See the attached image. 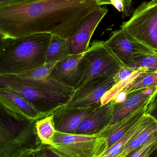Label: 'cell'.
<instances>
[{
    "label": "cell",
    "instance_id": "6da1fadb",
    "mask_svg": "<svg viewBox=\"0 0 157 157\" xmlns=\"http://www.w3.org/2000/svg\"><path fill=\"white\" fill-rule=\"evenodd\" d=\"M101 7L95 0H43L0 6V36L49 33L67 39L88 14Z\"/></svg>",
    "mask_w": 157,
    "mask_h": 157
},
{
    "label": "cell",
    "instance_id": "7a4b0ae2",
    "mask_svg": "<svg viewBox=\"0 0 157 157\" xmlns=\"http://www.w3.org/2000/svg\"><path fill=\"white\" fill-rule=\"evenodd\" d=\"M52 35L42 33L1 37L0 75L26 72L45 64Z\"/></svg>",
    "mask_w": 157,
    "mask_h": 157
},
{
    "label": "cell",
    "instance_id": "3957f363",
    "mask_svg": "<svg viewBox=\"0 0 157 157\" xmlns=\"http://www.w3.org/2000/svg\"><path fill=\"white\" fill-rule=\"evenodd\" d=\"M36 121L18 120L1 108L0 157H17L42 144L37 134Z\"/></svg>",
    "mask_w": 157,
    "mask_h": 157
},
{
    "label": "cell",
    "instance_id": "277c9868",
    "mask_svg": "<svg viewBox=\"0 0 157 157\" xmlns=\"http://www.w3.org/2000/svg\"><path fill=\"white\" fill-rule=\"evenodd\" d=\"M51 147L61 157H98L106 151V140L98 134L55 132Z\"/></svg>",
    "mask_w": 157,
    "mask_h": 157
},
{
    "label": "cell",
    "instance_id": "5b68a950",
    "mask_svg": "<svg viewBox=\"0 0 157 157\" xmlns=\"http://www.w3.org/2000/svg\"><path fill=\"white\" fill-rule=\"evenodd\" d=\"M120 29L157 52V0L142 2Z\"/></svg>",
    "mask_w": 157,
    "mask_h": 157
},
{
    "label": "cell",
    "instance_id": "8992f818",
    "mask_svg": "<svg viewBox=\"0 0 157 157\" xmlns=\"http://www.w3.org/2000/svg\"><path fill=\"white\" fill-rule=\"evenodd\" d=\"M84 60V75L76 89L93 78L112 77L124 66L103 41H94Z\"/></svg>",
    "mask_w": 157,
    "mask_h": 157
},
{
    "label": "cell",
    "instance_id": "52a82bcc",
    "mask_svg": "<svg viewBox=\"0 0 157 157\" xmlns=\"http://www.w3.org/2000/svg\"><path fill=\"white\" fill-rule=\"evenodd\" d=\"M0 86H6L23 96L37 110L46 115L67 103L71 96L25 86L0 75Z\"/></svg>",
    "mask_w": 157,
    "mask_h": 157
},
{
    "label": "cell",
    "instance_id": "ba28073f",
    "mask_svg": "<svg viewBox=\"0 0 157 157\" xmlns=\"http://www.w3.org/2000/svg\"><path fill=\"white\" fill-rule=\"evenodd\" d=\"M105 43L123 64L127 67H133L137 60L143 56L157 53L122 29L113 32Z\"/></svg>",
    "mask_w": 157,
    "mask_h": 157
},
{
    "label": "cell",
    "instance_id": "9c48e42d",
    "mask_svg": "<svg viewBox=\"0 0 157 157\" xmlns=\"http://www.w3.org/2000/svg\"><path fill=\"white\" fill-rule=\"evenodd\" d=\"M57 62L45 63L39 68L26 72L0 75L25 86L72 96L75 90L74 89L57 81L51 75Z\"/></svg>",
    "mask_w": 157,
    "mask_h": 157
},
{
    "label": "cell",
    "instance_id": "30bf717a",
    "mask_svg": "<svg viewBox=\"0 0 157 157\" xmlns=\"http://www.w3.org/2000/svg\"><path fill=\"white\" fill-rule=\"evenodd\" d=\"M113 76L99 77L86 82L75 90L66 108H84L100 107L106 93L114 86Z\"/></svg>",
    "mask_w": 157,
    "mask_h": 157
},
{
    "label": "cell",
    "instance_id": "8fae6325",
    "mask_svg": "<svg viewBox=\"0 0 157 157\" xmlns=\"http://www.w3.org/2000/svg\"><path fill=\"white\" fill-rule=\"evenodd\" d=\"M108 11L106 7H101L84 19L73 33L66 39L70 54H80L88 50L93 33Z\"/></svg>",
    "mask_w": 157,
    "mask_h": 157
},
{
    "label": "cell",
    "instance_id": "7c38bea8",
    "mask_svg": "<svg viewBox=\"0 0 157 157\" xmlns=\"http://www.w3.org/2000/svg\"><path fill=\"white\" fill-rule=\"evenodd\" d=\"M86 52L70 54L58 61L51 71L52 77L76 90L84 75Z\"/></svg>",
    "mask_w": 157,
    "mask_h": 157
},
{
    "label": "cell",
    "instance_id": "4fadbf2b",
    "mask_svg": "<svg viewBox=\"0 0 157 157\" xmlns=\"http://www.w3.org/2000/svg\"><path fill=\"white\" fill-rule=\"evenodd\" d=\"M0 105L9 114L34 121L47 116L39 112L25 98L6 86H0Z\"/></svg>",
    "mask_w": 157,
    "mask_h": 157
},
{
    "label": "cell",
    "instance_id": "5bb4252c",
    "mask_svg": "<svg viewBox=\"0 0 157 157\" xmlns=\"http://www.w3.org/2000/svg\"><path fill=\"white\" fill-rule=\"evenodd\" d=\"M157 94V87L149 88L129 94L123 102L114 103L112 116L107 126L117 123L140 109L147 108Z\"/></svg>",
    "mask_w": 157,
    "mask_h": 157
},
{
    "label": "cell",
    "instance_id": "9a60e30c",
    "mask_svg": "<svg viewBox=\"0 0 157 157\" xmlns=\"http://www.w3.org/2000/svg\"><path fill=\"white\" fill-rule=\"evenodd\" d=\"M96 107H60L52 113L54 127L57 132L76 134L81 124Z\"/></svg>",
    "mask_w": 157,
    "mask_h": 157
},
{
    "label": "cell",
    "instance_id": "2e32d148",
    "mask_svg": "<svg viewBox=\"0 0 157 157\" xmlns=\"http://www.w3.org/2000/svg\"><path fill=\"white\" fill-rule=\"evenodd\" d=\"M114 104L112 101L94 109L82 122L76 134L92 135L100 132L110 121Z\"/></svg>",
    "mask_w": 157,
    "mask_h": 157
},
{
    "label": "cell",
    "instance_id": "e0dca14e",
    "mask_svg": "<svg viewBox=\"0 0 157 157\" xmlns=\"http://www.w3.org/2000/svg\"><path fill=\"white\" fill-rule=\"evenodd\" d=\"M147 108L136 111L127 118L115 124L107 126L100 132L97 134L101 137L105 138L106 140V151L124 136L127 132L142 119L145 114Z\"/></svg>",
    "mask_w": 157,
    "mask_h": 157
},
{
    "label": "cell",
    "instance_id": "ac0fdd59",
    "mask_svg": "<svg viewBox=\"0 0 157 157\" xmlns=\"http://www.w3.org/2000/svg\"><path fill=\"white\" fill-rule=\"evenodd\" d=\"M157 133V121L149 115L145 114L125 148L117 157L127 156Z\"/></svg>",
    "mask_w": 157,
    "mask_h": 157
},
{
    "label": "cell",
    "instance_id": "d6986e66",
    "mask_svg": "<svg viewBox=\"0 0 157 157\" xmlns=\"http://www.w3.org/2000/svg\"><path fill=\"white\" fill-rule=\"evenodd\" d=\"M69 55L66 39L58 35H52L47 50L45 63L60 61Z\"/></svg>",
    "mask_w": 157,
    "mask_h": 157
},
{
    "label": "cell",
    "instance_id": "ffe728a7",
    "mask_svg": "<svg viewBox=\"0 0 157 157\" xmlns=\"http://www.w3.org/2000/svg\"><path fill=\"white\" fill-rule=\"evenodd\" d=\"M155 87H157V72L146 71L139 74L121 90L128 95L141 90Z\"/></svg>",
    "mask_w": 157,
    "mask_h": 157
},
{
    "label": "cell",
    "instance_id": "44dd1931",
    "mask_svg": "<svg viewBox=\"0 0 157 157\" xmlns=\"http://www.w3.org/2000/svg\"><path fill=\"white\" fill-rule=\"evenodd\" d=\"M37 134L42 144L50 145L52 140L56 132L52 113L37 120Z\"/></svg>",
    "mask_w": 157,
    "mask_h": 157
},
{
    "label": "cell",
    "instance_id": "7402d4cb",
    "mask_svg": "<svg viewBox=\"0 0 157 157\" xmlns=\"http://www.w3.org/2000/svg\"><path fill=\"white\" fill-rule=\"evenodd\" d=\"M140 121L136 123L119 141L109 147L106 151L98 157H117L125 148L128 141L131 139L138 126Z\"/></svg>",
    "mask_w": 157,
    "mask_h": 157
},
{
    "label": "cell",
    "instance_id": "603a6c76",
    "mask_svg": "<svg viewBox=\"0 0 157 157\" xmlns=\"http://www.w3.org/2000/svg\"><path fill=\"white\" fill-rule=\"evenodd\" d=\"M157 149V133L125 157H149Z\"/></svg>",
    "mask_w": 157,
    "mask_h": 157
},
{
    "label": "cell",
    "instance_id": "cb8c5ba5",
    "mask_svg": "<svg viewBox=\"0 0 157 157\" xmlns=\"http://www.w3.org/2000/svg\"><path fill=\"white\" fill-rule=\"evenodd\" d=\"M133 67L146 68L149 72H157V53L143 56L137 60Z\"/></svg>",
    "mask_w": 157,
    "mask_h": 157
},
{
    "label": "cell",
    "instance_id": "d4e9b609",
    "mask_svg": "<svg viewBox=\"0 0 157 157\" xmlns=\"http://www.w3.org/2000/svg\"><path fill=\"white\" fill-rule=\"evenodd\" d=\"M139 69H136V68H134V67L124 66L113 76L114 85H117V84H119V83L122 81L123 80L128 78L134 72L139 70Z\"/></svg>",
    "mask_w": 157,
    "mask_h": 157
},
{
    "label": "cell",
    "instance_id": "484cf974",
    "mask_svg": "<svg viewBox=\"0 0 157 157\" xmlns=\"http://www.w3.org/2000/svg\"><path fill=\"white\" fill-rule=\"evenodd\" d=\"M35 157H61L50 145L41 144L35 149Z\"/></svg>",
    "mask_w": 157,
    "mask_h": 157
},
{
    "label": "cell",
    "instance_id": "4316f807",
    "mask_svg": "<svg viewBox=\"0 0 157 157\" xmlns=\"http://www.w3.org/2000/svg\"><path fill=\"white\" fill-rule=\"evenodd\" d=\"M43 0H0V6L26 4Z\"/></svg>",
    "mask_w": 157,
    "mask_h": 157
},
{
    "label": "cell",
    "instance_id": "83f0119b",
    "mask_svg": "<svg viewBox=\"0 0 157 157\" xmlns=\"http://www.w3.org/2000/svg\"><path fill=\"white\" fill-rule=\"evenodd\" d=\"M145 114L153 117L157 121V94L147 108Z\"/></svg>",
    "mask_w": 157,
    "mask_h": 157
},
{
    "label": "cell",
    "instance_id": "f1b7e54d",
    "mask_svg": "<svg viewBox=\"0 0 157 157\" xmlns=\"http://www.w3.org/2000/svg\"><path fill=\"white\" fill-rule=\"evenodd\" d=\"M121 1L123 7L122 17L123 18H124L132 14L133 0H121Z\"/></svg>",
    "mask_w": 157,
    "mask_h": 157
},
{
    "label": "cell",
    "instance_id": "f546056e",
    "mask_svg": "<svg viewBox=\"0 0 157 157\" xmlns=\"http://www.w3.org/2000/svg\"><path fill=\"white\" fill-rule=\"evenodd\" d=\"M17 157H35V149L26 150Z\"/></svg>",
    "mask_w": 157,
    "mask_h": 157
},
{
    "label": "cell",
    "instance_id": "4dcf8cb0",
    "mask_svg": "<svg viewBox=\"0 0 157 157\" xmlns=\"http://www.w3.org/2000/svg\"><path fill=\"white\" fill-rule=\"evenodd\" d=\"M100 6L104 5H112L111 0H95Z\"/></svg>",
    "mask_w": 157,
    "mask_h": 157
},
{
    "label": "cell",
    "instance_id": "1f68e13d",
    "mask_svg": "<svg viewBox=\"0 0 157 157\" xmlns=\"http://www.w3.org/2000/svg\"><path fill=\"white\" fill-rule=\"evenodd\" d=\"M149 157H157V149Z\"/></svg>",
    "mask_w": 157,
    "mask_h": 157
}]
</instances>
